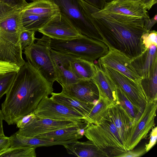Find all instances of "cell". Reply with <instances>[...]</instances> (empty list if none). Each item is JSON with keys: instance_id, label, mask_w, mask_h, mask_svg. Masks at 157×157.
<instances>
[{"instance_id": "11", "label": "cell", "mask_w": 157, "mask_h": 157, "mask_svg": "<svg viewBox=\"0 0 157 157\" xmlns=\"http://www.w3.org/2000/svg\"><path fill=\"white\" fill-rule=\"evenodd\" d=\"M157 101H147L142 114L131 128L125 146L127 151L132 150L145 138L155 125Z\"/></svg>"}, {"instance_id": "17", "label": "cell", "mask_w": 157, "mask_h": 157, "mask_svg": "<svg viewBox=\"0 0 157 157\" xmlns=\"http://www.w3.org/2000/svg\"><path fill=\"white\" fill-rule=\"evenodd\" d=\"M49 50L57 74V81L61 86L67 85L77 82L78 79L72 71L69 56L56 52L49 47Z\"/></svg>"}, {"instance_id": "37", "label": "cell", "mask_w": 157, "mask_h": 157, "mask_svg": "<svg viewBox=\"0 0 157 157\" xmlns=\"http://www.w3.org/2000/svg\"><path fill=\"white\" fill-rule=\"evenodd\" d=\"M157 15L156 14L152 18L145 20L144 27L147 31L150 30L153 26L157 23Z\"/></svg>"}, {"instance_id": "1", "label": "cell", "mask_w": 157, "mask_h": 157, "mask_svg": "<svg viewBox=\"0 0 157 157\" xmlns=\"http://www.w3.org/2000/svg\"><path fill=\"white\" fill-rule=\"evenodd\" d=\"M53 83L47 81L27 62L20 67L1 105L8 125L33 112L41 100L53 92Z\"/></svg>"}, {"instance_id": "22", "label": "cell", "mask_w": 157, "mask_h": 157, "mask_svg": "<svg viewBox=\"0 0 157 157\" xmlns=\"http://www.w3.org/2000/svg\"><path fill=\"white\" fill-rule=\"evenodd\" d=\"M96 72L92 79L98 88L99 96L111 103L116 101V87L110 78L97 64H95Z\"/></svg>"}, {"instance_id": "23", "label": "cell", "mask_w": 157, "mask_h": 157, "mask_svg": "<svg viewBox=\"0 0 157 157\" xmlns=\"http://www.w3.org/2000/svg\"><path fill=\"white\" fill-rule=\"evenodd\" d=\"M51 95L50 98L53 101L77 112L84 116L85 120L95 105L79 101L62 91L59 93L53 92Z\"/></svg>"}, {"instance_id": "43", "label": "cell", "mask_w": 157, "mask_h": 157, "mask_svg": "<svg viewBox=\"0 0 157 157\" xmlns=\"http://www.w3.org/2000/svg\"><path fill=\"white\" fill-rule=\"evenodd\" d=\"M106 2H110L113 1L114 0H105Z\"/></svg>"}, {"instance_id": "35", "label": "cell", "mask_w": 157, "mask_h": 157, "mask_svg": "<svg viewBox=\"0 0 157 157\" xmlns=\"http://www.w3.org/2000/svg\"><path fill=\"white\" fill-rule=\"evenodd\" d=\"M146 152L145 148L135 151L128 150L119 155L118 157H138L145 154Z\"/></svg>"}, {"instance_id": "44", "label": "cell", "mask_w": 157, "mask_h": 157, "mask_svg": "<svg viewBox=\"0 0 157 157\" xmlns=\"http://www.w3.org/2000/svg\"><path fill=\"white\" fill-rule=\"evenodd\" d=\"M31 0V1H34L38 0Z\"/></svg>"}, {"instance_id": "30", "label": "cell", "mask_w": 157, "mask_h": 157, "mask_svg": "<svg viewBox=\"0 0 157 157\" xmlns=\"http://www.w3.org/2000/svg\"><path fill=\"white\" fill-rule=\"evenodd\" d=\"M35 32L26 30H23L21 32L20 39L22 50L34 43L35 40Z\"/></svg>"}, {"instance_id": "39", "label": "cell", "mask_w": 157, "mask_h": 157, "mask_svg": "<svg viewBox=\"0 0 157 157\" xmlns=\"http://www.w3.org/2000/svg\"><path fill=\"white\" fill-rule=\"evenodd\" d=\"M157 2V0H143L141 3L146 10H149Z\"/></svg>"}, {"instance_id": "15", "label": "cell", "mask_w": 157, "mask_h": 157, "mask_svg": "<svg viewBox=\"0 0 157 157\" xmlns=\"http://www.w3.org/2000/svg\"><path fill=\"white\" fill-rule=\"evenodd\" d=\"M108 53L98 60V64L109 67L124 75L136 83L140 77L132 66L131 59L117 50L109 48Z\"/></svg>"}, {"instance_id": "5", "label": "cell", "mask_w": 157, "mask_h": 157, "mask_svg": "<svg viewBox=\"0 0 157 157\" xmlns=\"http://www.w3.org/2000/svg\"><path fill=\"white\" fill-rule=\"evenodd\" d=\"M60 13L58 6L49 0H38L28 4L21 10L24 30L35 32Z\"/></svg>"}, {"instance_id": "36", "label": "cell", "mask_w": 157, "mask_h": 157, "mask_svg": "<svg viewBox=\"0 0 157 157\" xmlns=\"http://www.w3.org/2000/svg\"><path fill=\"white\" fill-rule=\"evenodd\" d=\"M10 137L5 136H0V153L10 147Z\"/></svg>"}, {"instance_id": "42", "label": "cell", "mask_w": 157, "mask_h": 157, "mask_svg": "<svg viewBox=\"0 0 157 157\" xmlns=\"http://www.w3.org/2000/svg\"><path fill=\"white\" fill-rule=\"evenodd\" d=\"M2 68V61L0 60V75L1 74Z\"/></svg>"}, {"instance_id": "8", "label": "cell", "mask_w": 157, "mask_h": 157, "mask_svg": "<svg viewBox=\"0 0 157 157\" xmlns=\"http://www.w3.org/2000/svg\"><path fill=\"white\" fill-rule=\"evenodd\" d=\"M98 12L121 22L144 26L145 20L150 18L148 11L139 2H106Z\"/></svg>"}, {"instance_id": "7", "label": "cell", "mask_w": 157, "mask_h": 157, "mask_svg": "<svg viewBox=\"0 0 157 157\" xmlns=\"http://www.w3.org/2000/svg\"><path fill=\"white\" fill-rule=\"evenodd\" d=\"M24 49L23 52L29 64L36 70L47 81L53 83L57 81L55 68L52 59L46 40V36L37 39Z\"/></svg>"}, {"instance_id": "29", "label": "cell", "mask_w": 157, "mask_h": 157, "mask_svg": "<svg viewBox=\"0 0 157 157\" xmlns=\"http://www.w3.org/2000/svg\"><path fill=\"white\" fill-rule=\"evenodd\" d=\"M17 72H12L0 75V98L9 90Z\"/></svg>"}, {"instance_id": "2", "label": "cell", "mask_w": 157, "mask_h": 157, "mask_svg": "<svg viewBox=\"0 0 157 157\" xmlns=\"http://www.w3.org/2000/svg\"><path fill=\"white\" fill-rule=\"evenodd\" d=\"M80 3L84 13L109 48L118 51L131 59L145 50L141 36L148 31L144 26L118 21L98 12L100 9L83 0Z\"/></svg>"}, {"instance_id": "14", "label": "cell", "mask_w": 157, "mask_h": 157, "mask_svg": "<svg viewBox=\"0 0 157 157\" xmlns=\"http://www.w3.org/2000/svg\"><path fill=\"white\" fill-rule=\"evenodd\" d=\"M38 31L52 39L58 40H70L82 34L60 13Z\"/></svg>"}, {"instance_id": "38", "label": "cell", "mask_w": 157, "mask_h": 157, "mask_svg": "<svg viewBox=\"0 0 157 157\" xmlns=\"http://www.w3.org/2000/svg\"><path fill=\"white\" fill-rule=\"evenodd\" d=\"M88 4L99 9L104 7L106 2L105 0H83Z\"/></svg>"}, {"instance_id": "41", "label": "cell", "mask_w": 157, "mask_h": 157, "mask_svg": "<svg viewBox=\"0 0 157 157\" xmlns=\"http://www.w3.org/2000/svg\"><path fill=\"white\" fill-rule=\"evenodd\" d=\"M143 0H114L115 2H122L124 1H131L135 2H139L141 3Z\"/></svg>"}, {"instance_id": "27", "label": "cell", "mask_w": 157, "mask_h": 157, "mask_svg": "<svg viewBox=\"0 0 157 157\" xmlns=\"http://www.w3.org/2000/svg\"><path fill=\"white\" fill-rule=\"evenodd\" d=\"M111 104L108 100L99 96L97 103L86 118V120L90 124H96L107 114Z\"/></svg>"}, {"instance_id": "40", "label": "cell", "mask_w": 157, "mask_h": 157, "mask_svg": "<svg viewBox=\"0 0 157 157\" xmlns=\"http://www.w3.org/2000/svg\"><path fill=\"white\" fill-rule=\"evenodd\" d=\"M4 116L2 110L0 109V136H5L3 128L2 122Z\"/></svg>"}, {"instance_id": "18", "label": "cell", "mask_w": 157, "mask_h": 157, "mask_svg": "<svg viewBox=\"0 0 157 157\" xmlns=\"http://www.w3.org/2000/svg\"><path fill=\"white\" fill-rule=\"evenodd\" d=\"M157 46L151 45L139 56L132 59L131 65L141 78L149 76L157 66Z\"/></svg>"}, {"instance_id": "6", "label": "cell", "mask_w": 157, "mask_h": 157, "mask_svg": "<svg viewBox=\"0 0 157 157\" xmlns=\"http://www.w3.org/2000/svg\"><path fill=\"white\" fill-rule=\"evenodd\" d=\"M22 9L0 2V49L11 48L20 42L24 30L21 22Z\"/></svg>"}, {"instance_id": "32", "label": "cell", "mask_w": 157, "mask_h": 157, "mask_svg": "<svg viewBox=\"0 0 157 157\" xmlns=\"http://www.w3.org/2000/svg\"><path fill=\"white\" fill-rule=\"evenodd\" d=\"M0 2L13 8L22 9L28 4L26 0H0Z\"/></svg>"}, {"instance_id": "12", "label": "cell", "mask_w": 157, "mask_h": 157, "mask_svg": "<svg viewBox=\"0 0 157 157\" xmlns=\"http://www.w3.org/2000/svg\"><path fill=\"white\" fill-rule=\"evenodd\" d=\"M33 112L37 117L55 120L86 121L81 114L54 101L48 96L41 100Z\"/></svg>"}, {"instance_id": "21", "label": "cell", "mask_w": 157, "mask_h": 157, "mask_svg": "<svg viewBox=\"0 0 157 157\" xmlns=\"http://www.w3.org/2000/svg\"><path fill=\"white\" fill-rule=\"evenodd\" d=\"M68 153L79 157H108L105 151L98 148L91 140H78L63 145Z\"/></svg>"}, {"instance_id": "31", "label": "cell", "mask_w": 157, "mask_h": 157, "mask_svg": "<svg viewBox=\"0 0 157 157\" xmlns=\"http://www.w3.org/2000/svg\"><path fill=\"white\" fill-rule=\"evenodd\" d=\"M141 40L144 49L148 48L151 45H157V32L155 30L149 31L141 36Z\"/></svg>"}, {"instance_id": "25", "label": "cell", "mask_w": 157, "mask_h": 157, "mask_svg": "<svg viewBox=\"0 0 157 157\" xmlns=\"http://www.w3.org/2000/svg\"><path fill=\"white\" fill-rule=\"evenodd\" d=\"M116 102L123 108L128 116L132 127L142 113L134 106L121 89L117 87H116Z\"/></svg>"}, {"instance_id": "4", "label": "cell", "mask_w": 157, "mask_h": 157, "mask_svg": "<svg viewBox=\"0 0 157 157\" xmlns=\"http://www.w3.org/2000/svg\"><path fill=\"white\" fill-rule=\"evenodd\" d=\"M84 135L97 147L107 153L109 157H118L127 151L107 113L96 124H90Z\"/></svg>"}, {"instance_id": "34", "label": "cell", "mask_w": 157, "mask_h": 157, "mask_svg": "<svg viewBox=\"0 0 157 157\" xmlns=\"http://www.w3.org/2000/svg\"><path fill=\"white\" fill-rule=\"evenodd\" d=\"M157 139V127L152 128L150 133V140L147 144L145 145V149L146 152L149 151L155 144Z\"/></svg>"}, {"instance_id": "24", "label": "cell", "mask_w": 157, "mask_h": 157, "mask_svg": "<svg viewBox=\"0 0 157 157\" xmlns=\"http://www.w3.org/2000/svg\"><path fill=\"white\" fill-rule=\"evenodd\" d=\"M69 56L71 68L78 80L92 78L96 72L94 62L78 57Z\"/></svg>"}, {"instance_id": "19", "label": "cell", "mask_w": 157, "mask_h": 157, "mask_svg": "<svg viewBox=\"0 0 157 157\" xmlns=\"http://www.w3.org/2000/svg\"><path fill=\"white\" fill-rule=\"evenodd\" d=\"M107 114L116 126L125 146L132 125L129 117L123 108L116 102L111 104L108 109Z\"/></svg>"}, {"instance_id": "16", "label": "cell", "mask_w": 157, "mask_h": 157, "mask_svg": "<svg viewBox=\"0 0 157 157\" xmlns=\"http://www.w3.org/2000/svg\"><path fill=\"white\" fill-rule=\"evenodd\" d=\"M61 86L62 91L81 101L95 105L99 97L98 88L92 78L78 80L75 83Z\"/></svg>"}, {"instance_id": "33", "label": "cell", "mask_w": 157, "mask_h": 157, "mask_svg": "<svg viewBox=\"0 0 157 157\" xmlns=\"http://www.w3.org/2000/svg\"><path fill=\"white\" fill-rule=\"evenodd\" d=\"M36 116L33 112L27 114L19 119L16 123L18 128H22L32 121Z\"/></svg>"}, {"instance_id": "13", "label": "cell", "mask_w": 157, "mask_h": 157, "mask_svg": "<svg viewBox=\"0 0 157 157\" xmlns=\"http://www.w3.org/2000/svg\"><path fill=\"white\" fill-rule=\"evenodd\" d=\"M87 121L55 120L48 118L36 117L29 124L19 128L16 132L28 137H35L43 133L64 127L78 125L89 124Z\"/></svg>"}, {"instance_id": "20", "label": "cell", "mask_w": 157, "mask_h": 157, "mask_svg": "<svg viewBox=\"0 0 157 157\" xmlns=\"http://www.w3.org/2000/svg\"><path fill=\"white\" fill-rule=\"evenodd\" d=\"M89 124L78 125L58 129L40 134L36 137L53 141L78 140L82 137Z\"/></svg>"}, {"instance_id": "10", "label": "cell", "mask_w": 157, "mask_h": 157, "mask_svg": "<svg viewBox=\"0 0 157 157\" xmlns=\"http://www.w3.org/2000/svg\"><path fill=\"white\" fill-rule=\"evenodd\" d=\"M116 87L123 92L132 103L141 112L144 109L147 101L140 83L133 80L107 66L99 64Z\"/></svg>"}, {"instance_id": "26", "label": "cell", "mask_w": 157, "mask_h": 157, "mask_svg": "<svg viewBox=\"0 0 157 157\" xmlns=\"http://www.w3.org/2000/svg\"><path fill=\"white\" fill-rule=\"evenodd\" d=\"M140 84L146 98L147 102L157 100V66L149 76L141 78Z\"/></svg>"}, {"instance_id": "3", "label": "cell", "mask_w": 157, "mask_h": 157, "mask_svg": "<svg viewBox=\"0 0 157 157\" xmlns=\"http://www.w3.org/2000/svg\"><path fill=\"white\" fill-rule=\"evenodd\" d=\"M46 38L48 46L52 49L92 62L105 56L109 51L108 46L103 42L82 34L68 40L53 39L47 36Z\"/></svg>"}, {"instance_id": "28", "label": "cell", "mask_w": 157, "mask_h": 157, "mask_svg": "<svg viewBox=\"0 0 157 157\" xmlns=\"http://www.w3.org/2000/svg\"><path fill=\"white\" fill-rule=\"evenodd\" d=\"M36 148L30 146L9 147L0 153V157H36Z\"/></svg>"}, {"instance_id": "9", "label": "cell", "mask_w": 157, "mask_h": 157, "mask_svg": "<svg viewBox=\"0 0 157 157\" xmlns=\"http://www.w3.org/2000/svg\"><path fill=\"white\" fill-rule=\"evenodd\" d=\"M59 7L60 13L82 34L103 42L99 32L84 13L80 0H49Z\"/></svg>"}]
</instances>
